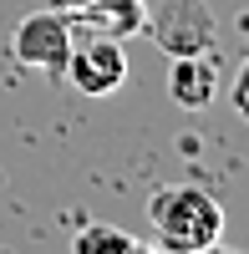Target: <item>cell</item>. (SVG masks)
I'll list each match as a JSON object with an SVG mask.
<instances>
[{
  "label": "cell",
  "mask_w": 249,
  "mask_h": 254,
  "mask_svg": "<svg viewBox=\"0 0 249 254\" xmlns=\"http://www.w3.org/2000/svg\"><path fill=\"white\" fill-rule=\"evenodd\" d=\"M87 26H97L102 36H117L127 41L142 31V20H148V5L142 0H87V10H81Z\"/></svg>",
  "instance_id": "cell-6"
},
{
  "label": "cell",
  "mask_w": 249,
  "mask_h": 254,
  "mask_svg": "<svg viewBox=\"0 0 249 254\" xmlns=\"http://www.w3.org/2000/svg\"><path fill=\"white\" fill-rule=\"evenodd\" d=\"M76 254H102V249H117V254H137V249H148V239H137L127 234V229H107V224H92V229H81V234L71 239Z\"/></svg>",
  "instance_id": "cell-7"
},
{
  "label": "cell",
  "mask_w": 249,
  "mask_h": 254,
  "mask_svg": "<svg viewBox=\"0 0 249 254\" xmlns=\"http://www.w3.org/2000/svg\"><path fill=\"white\" fill-rule=\"evenodd\" d=\"M142 36H153L163 56H209L219 46V15L209 0H158L142 20Z\"/></svg>",
  "instance_id": "cell-2"
},
{
  "label": "cell",
  "mask_w": 249,
  "mask_h": 254,
  "mask_svg": "<svg viewBox=\"0 0 249 254\" xmlns=\"http://www.w3.org/2000/svg\"><path fill=\"white\" fill-rule=\"evenodd\" d=\"M81 97H112L122 92L127 81V51H122L117 36H92V41H71V56H66V71Z\"/></svg>",
  "instance_id": "cell-4"
},
{
  "label": "cell",
  "mask_w": 249,
  "mask_h": 254,
  "mask_svg": "<svg viewBox=\"0 0 249 254\" xmlns=\"http://www.w3.org/2000/svg\"><path fill=\"white\" fill-rule=\"evenodd\" d=\"M71 15H61V10H31V15H20V26L10 36V56L20 61V66H31V71H46V76H61L66 71V56H71Z\"/></svg>",
  "instance_id": "cell-3"
},
{
  "label": "cell",
  "mask_w": 249,
  "mask_h": 254,
  "mask_svg": "<svg viewBox=\"0 0 249 254\" xmlns=\"http://www.w3.org/2000/svg\"><path fill=\"white\" fill-rule=\"evenodd\" d=\"M229 102H234V112L249 122V56L239 61V71H234V81H229Z\"/></svg>",
  "instance_id": "cell-8"
},
{
  "label": "cell",
  "mask_w": 249,
  "mask_h": 254,
  "mask_svg": "<svg viewBox=\"0 0 249 254\" xmlns=\"http://www.w3.org/2000/svg\"><path fill=\"white\" fill-rule=\"evenodd\" d=\"M168 97L188 112L214 107L219 97V66L209 56H168Z\"/></svg>",
  "instance_id": "cell-5"
},
{
  "label": "cell",
  "mask_w": 249,
  "mask_h": 254,
  "mask_svg": "<svg viewBox=\"0 0 249 254\" xmlns=\"http://www.w3.org/2000/svg\"><path fill=\"white\" fill-rule=\"evenodd\" d=\"M46 5L61 10V15H81V10H87V0H46Z\"/></svg>",
  "instance_id": "cell-9"
},
{
  "label": "cell",
  "mask_w": 249,
  "mask_h": 254,
  "mask_svg": "<svg viewBox=\"0 0 249 254\" xmlns=\"http://www.w3.org/2000/svg\"><path fill=\"white\" fill-rule=\"evenodd\" d=\"M148 224H153L148 249L203 254L224 239V203L198 183H173L148 198Z\"/></svg>",
  "instance_id": "cell-1"
}]
</instances>
